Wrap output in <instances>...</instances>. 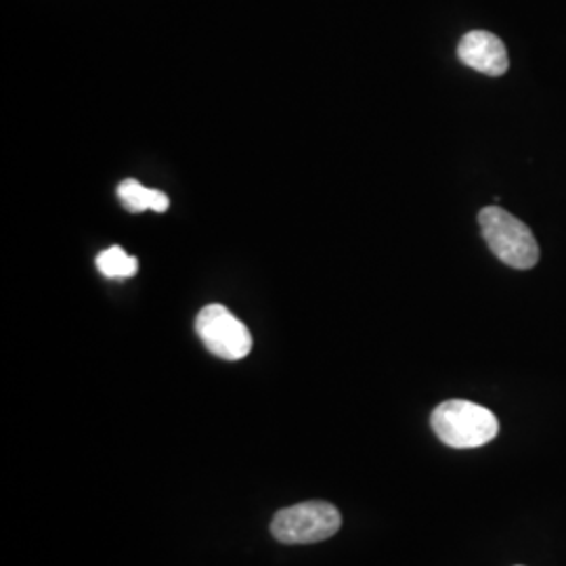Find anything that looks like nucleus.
Returning <instances> with one entry per match:
<instances>
[{"label":"nucleus","instance_id":"obj_8","mask_svg":"<svg viewBox=\"0 0 566 566\" xmlns=\"http://www.w3.org/2000/svg\"><path fill=\"white\" fill-rule=\"evenodd\" d=\"M518 566H521V565H518Z\"/></svg>","mask_w":566,"mask_h":566},{"label":"nucleus","instance_id":"obj_1","mask_svg":"<svg viewBox=\"0 0 566 566\" xmlns=\"http://www.w3.org/2000/svg\"><path fill=\"white\" fill-rule=\"evenodd\" d=\"M430 424L434 434L453 449L486 446L500 432V422L493 411H489L483 405L470 403L464 399H453L439 405L432 411Z\"/></svg>","mask_w":566,"mask_h":566},{"label":"nucleus","instance_id":"obj_4","mask_svg":"<svg viewBox=\"0 0 566 566\" xmlns=\"http://www.w3.org/2000/svg\"><path fill=\"white\" fill-rule=\"evenodd\" d=\"M196 332L203 346L224 361H240L252 350L248 327L223 304L203 306L196 319Z\"/></svg>","mask_w":566,"mask_h":566},{"label":"nucleus","instance_id":"obj_5","mask_svg":"<svg viewBox=\"0 0 566 566\" xmlns=\"http://www.w3.org/2000/svg\"><path fill=\"white\" fill-rule=\"evenodd\" d=\"M460 61L485 74V76H504L510 67L506 44L495 34L485 30H472L458 44Z\"/></svg>","mask_w":566,"mask_h":566},{"label":"nucleus","instance_id":"obj_6","mask_svg":"<svg viewBox=\"0 0 566 566\" xmlns=\"http://www.w3.org/2000/svg\"><path fill=\"white\" fill-rule=\"evenodd\" d=\"M118 198H120L122 206L128 212H143V210H154V212H166L170 200L168 196L158 191V189H149L137 179H124L118 185Z\"/></svg>","mask_w":566,"mask_h":566},{"label":"nucleus","instance_id":"obj_3","mask_svg":"<svg viewBox=\"0 0 566 566\" xmlns=\"http://www.w3.org/2000/svg\"><path fill=\"white\" fill-rule=\"evenodd\" d=\"M343 516L327 502H304L280 510L271 523V535L282 544H317L334 537Z\"/></svg>","mask_w":566,"mask_h":566},{"label":"nucleus","instance_id":"obj_2","mask_svg":"<svg viewBox=\"0 0 566 566\" xmlns=\"http://www.w3.org/2000/svg\"><path fill=\"white\" fill-rule=\"evenodd\" d=\"M479 224L486 245L502 263L525 271L539 261V245L533 231L504 208L486 206L479 212Z\"/></svg>","mask_w":566,"mask_h":566},{"label":"nucleus","instance_id":"obj_7","mask_svg":"<svg viewBox=\"0 0 566 566\" xmlns=\"http://www.w3.org/2000/svg\"><path fill=\"white\" fill-rule=\"evenodd\" d=\"M97 269L109 280H126L139 271V261L120 245H112L97 256Z\"/></svg>","mask_w":566,"mask_h":566}]
</instances>
